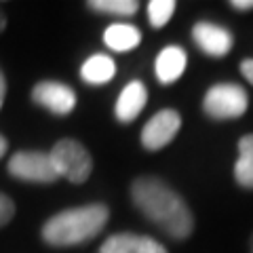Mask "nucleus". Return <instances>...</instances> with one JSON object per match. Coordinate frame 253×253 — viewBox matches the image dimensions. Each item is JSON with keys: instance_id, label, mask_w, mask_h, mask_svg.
Here are the masks:
<instances>
[{"instance_id": "obj_1", "label": "nucleus", "mask_w": 253, "mask_h": 253, "mask_svg": "<svg viewBox=\"0 0 253 253\" xmlns=\"http://www.w3.org/2000/svg\"><path fill=\"white\" fill-rule=\"evenodd\" d=\"M131 201L171 239L184 241L194 230V215L188 203L167 181L156 175H141L131 184Z\"/></svg>"}, {"instance_id": "obj_2", "label": "nucleus", "mask_w": 253, "mask_h": 253, "mask_svg": "<svg viewBox=\"0 0 253 253\" xmlns=\"http://www.w3.org/2000/svg\"><path fill=\"white\" fill-rule=\"evenodd\" d=\"M110 209L101 203L63 209L42 226V241L53 247H74L95 239L108 224Z\"/></svg>"}, {"instance_id": "obj_3", "label": "nucleus", "mask_w": 253, "mask_h": 253, "mask_svg": "<svg viewBox=\"0 0 253 253\" xmlns=\"http://www.w3.org/2000/svg\"><path fill=\"white\" fill-rule=\"evenodd\" d=\"M59 177H66L72 184H84L93 171V158L81 141L59 139L49 152Z\"/></svg>"}, {"instance_id": "obj_4", "label": "nucleus", "mask_w": 253, "mask_h": 253, "mask_svg": "<svg viewBox=\"0 0 253 253\" xmlns=\"http://www.w3.org/2000/svg\"><path fill=\"white\" fill-rule=\"evenodd\" d=\"M249 97L243 86L234 83L213 84L203 99L205 114L213 121H232L247 112Z\"/></svg>"}, {"instance_id": "obj_5", "label": "nucleus", "mask_w": 253, "mask_h": 253, "mask_svg": "<svg viewBox=\"0 0 253 253\" xmlns=\"http://www.w3.org/2000/svg\"><path fill=\"white\" fill-rule=\"evenodd\" d=\"M6 169L15 179L30 181V184H55L59 179L51 156L46 152H41V150L15 152L9 165H6Z\"/></svg>"}, {"instance_id": "obj_6", "label": "nucleus", "mask_w": 253, "mask_h": 253, "mask_svg": "<svg viewBox=\"0 0 253 253\" xmlns=\"http://www.w3.org/2000/svg\"><path fill=\"white\" fill-rule=\"evenodd\" d=\"M179 126H181V116L177 110L173 108L161 110L141 129V146L150 150V152H156V150L171 144L173 137L177 135Z\"/></svg>"}, {"instance_id": "obj_7", "label": "nucleus", "mask_w": 253, "mask_h": 253, "mask_svg": "<svg viewBox=\"0 0 253 253\" xmlns=\"http://www.w3.org/2000/svg\"><path fill=\"white\" fill-rule=\"evenodd\" d=\"M32 99L38 106H42L44 110L57 114V116H66L74 110L76 106V93L74 89H70L68 84L57 83V81H42L32 89Z\"/></svg>"}, {"instance_id": "obj_8", "label": "nucleus", "mask_w": 253, "mask_h": 253, "mask_svg": "<svg viewBox=\"0 0 253 253\" xmlns=\"http://www.w3.org/2000/svg\"><path fill=\"white\" fill-rule=\"evenodd\" d=\"M192 38L196 46L209 57H224L230 53L234 38L230 34V30H226L224 26L211 21H199L192 28Z\"/></svg>"}, {"instance_id": "obj_9", "label": "nucleus", "mask_w": 253, "mask_h": 253, "mask_svg": "<svg viewBox=\"0 0 253 253\" xmlns=\"http://www.w3.org/2000/svg\"><path fill=\"white\" fill-rule=\"evenodd\" d=\"M99 253H169L163 243L152 236L133 234V232H118L108 236Z\"/></svg>"}, {"instance_id": "obj_10", "label": "nucleus", "mask_w": 253, "mask_h": 253, "mask_svg": "<svg viewBox=\"0 0 253 253\" xmlns=\"http://www.w3.org/2000/svg\"><path fill=\"white\" fill-rule=\"evenodd\" d=\"M146 101H148V91H146L144 83L133 81V83H129L121 91V95H118L114 114H116V118L121 123L129 125V123H133L141 114V110H144Z\"/></svg>"}, {"instance_id": "obj_11", "label": "nucleus", "mask_w": 253, "mask_h": 253, "mask_svg": "<svg viewBox=\"0 0 253 253\" xmlns=\"http://www.w3.org/2000/svg\"><path fill=\"white\" fill-rule=\"evenodd\" d=\"M188 66V55L181 46H165V49L158 53L154 70H156V78L161 84H171L175 83L177 78L184 74V70Z\"/></svg>"}, {"instance_id": "obj_12", "label": "nucleus", "mask_w": 253, "mask_h": 253, "mask_svg": "<svg viewBox=\"0 0 253 253\" xmlns=\"http://www.w3.org/2000/svg\"><path fill=\"white\" fill-rule=\"evenodd\" d=\"M104 42L116 53L133 51L141 42V32L133 23H112L104 32Z\"/></svg>"}, {"instance_id": "obj_13", "label": "nucleus", "mask_w": 253, "mask_h": 253, "mask_svg": "<svg viewBox=\"0 0 253 253\" xmlns=\"http://www.w3.org/2000/svg\"><path fill=\"white\" fill-rule=\"evenodd\" d=\"M114 74H116V63L108 55H93L81 68L83 81L89 84H106L112 81Z\"/></svg>"}, {"instance_id": "obj_14", "label": "nucleus", "mask_w": 253, "mask_h": 253, "mask_svg": "<svg viewBox=\"0 0 253 253\" xmlns=\"http://www.w3.org/2000/svg\"><path fill=\"white\" fill-rule=\"evenodd\" d=\"M234 179L241 188L253 190V133L239 139V161L234 165Z\"/></svg>"}, {"instance_id": "obj_15", "label": "nucleus", "mask_w": 253, "mask_h": 253, "mask_svg": "<svg viewBox=\"0 0 253 253\" xmlns=\"http://www.w3.org/2000/svg\"><path fill=\"white\" fill-rule=\"evenodd\" d=\"M91 11L104 15H118V17H131L139 9L137 0H89L86 2Z\"/></svg>"}, {"instance_id": "obj_16", "label": "nucleus", "mask_w": 253, "mask_h": 253, "mask_svg": "<svg viewBox=\"0 0 253 253\" xmlns=\"http://www.w3.org/2000/svg\"><path fill=\"white\" fill-rule=\"evenodd\" d=\"M175 0H150L148 2V19L152 28H163L173 13H175Z\"/></svg>"}, {"instance_id": "obj_17", "label": "nucleus", "mask_w": 253, "mask_h": 253, "mask_svg": "<svg viewBox=\"0 0 253 253\" xmlns=\"http://www.w3.org/2000/svg\"><path fill=\"white\" fill-rule=\"evenodd\" d=\"M15 215V203L11 196H6L4 192H0V228L6 226Z\"/></svg>"}, {"instance_id": "obj_18", "label": "nucleus", "mask_w": 253, "mask_h": 253, "mask_svg": "<svg viewBox=\"0 0 253 253\" xmlns=\"http://www.w3.org/2000/svg\"><path fill=\"white\" fill-rule=\"evenodd\" d=\"M241 72H243V76L253 84V59H245V61L241 63Z\"/></svg>"}, {"instance_id": "obj_19", "label": "nucleus", "mask_w": 253, "mask_h": 253, "mask_svg": "<svg viewBox=\"0 0 253 253\" xmlns=\"http://www.w3.org/2000/svg\"><path fill=\"white\" fill-rule=\"evenodd\" d=\"M230 6L234 11H251L253 9V0H232Z\"/></svg>"}, {"instance_id": "obj_20", "label": "nucleus", "mask_w": 253, "mask_h": 253, "mask_svg": "<svg viewBox=\"0 0 253 253\" xmlns=\"http://www.w3.org/2000/svg\"><path fill=\"white\" fill-rule=\"evenodd\" d=\"M4 95H6V81H4V74L0 70V108L4 104Z\"/></svg>"}, {"instance_id": "obj_21", "label": "nucleus", "mask_w": 253, "mask_h": 253, "mask_svg": "<svg viewBox=\"0 0 253 253\" xmlns=\"http://www.w3.org/2000/svg\"><path fill=\"white\" fill-rule=\"evenodd\" d=\"M6 148H9V141H6V137L0 133V158L6 154Z\"/></svg>"}, {"instance_id": "obj_22", "label": "nucleus", "mask_w": 253, "mask_h": 253, "mask_svg": "<svg viewBox=\"0 0 253 253\" xmlns=\"http://www.w3.org/2000/svg\"><path fill=\"white\" fill-rule=\"evenodd\" d=\"M4 28H6V15L2 9H0V32H4Z\"/></svg>"}, {"instance_id": "obj_23", "label": "nucleus", "mask_w": 253, "mask_h": 253, "mask_svg": "<svg viewBox=\"0 0 253 253\" xmlns=\"http://www.w3.org/2000/svg\"><path fill=\"white\" fill-rule=\"evenodd\" d=\"M249 251L253 253V234H251V241H249Z\"/></svg>"}]
</instances>
